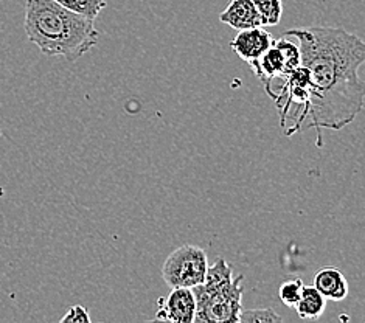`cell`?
I'll return each mask as SVG.
<instances>
[{"label": "cell", "mask_w": 365, "mask_h": 323, "mask_svg": "<svg viewBox=\"0 0 365 323\" xmlns=\"http://www.w3.org/2000/svg\"><path fill=\"white\" fill-rule=\"evenodd\" d=\"M312 286L319 289V292L327 300L342 302L350 294V286L344 272L337 267H324L317 270L312 278Z\"/></svg>", "instance_id": "obj_8"}, {"label": "cell", "mask_w": 365, "mask_h": 323, "mask_svg": "<svg viewBox=\"0 0 365 323\" xmlns=\"http://www.w3.org/2000/svg\"><path fill=\"white\" fill-rule=\"evenodd\" d=\"M303 284L302 280L299 278H295V280H288V282H283L278 287V297H280L282 303L284 307L288 308H295V304L299 303L302 292H303Z\"/></svg>", "instance_id": "obj_13"}, {"label": "cell", "mask_w": 365, "mask_h": 323, "mask_svg": "<svg viewBox=\"0 0 365 323\" xmlns=\"http://www.w3.org/2000/svg\"><path fill=\"white\" fill-rule=\"evenodd\" d=\"M275 38L263 27L247 29L238 31L237 38L230 42L235 55L240 56L249 66L262 58L272 47Z\"/></svg>", "instance_id": "obj_6"}, {"label": "cell", "mask_w": 365, "mask_h": 323, "mask_svg": "<svg viewBox=\"0 0 365 323\" xmlns=\"http://www.w3.org/2000/svg\"><path fill=\"white\" fill-rule=\"evenodd\" d=\"M56 2L67 8V10L81 14L92 21L97 19L100 13L108 6L106 0H56Z\"/></svg>", "instance_id": "obj_11"}, {"label": "cell", "mask_w": 365, "mask_h": 323, "mask_svg": "<svg viewBox=\"0 0 365 323\" xmlns=\"http://www.w3.org/2000/svg\"><path fill=\"white\" fill-rule=\"evenodd\" d=\"M283 319L278 314L267 308V309H242L240 316V323H259V322H282Z\"/></svg>", "instance_id": "obj_14"}, {"label": "cell", "mask_w": 365, "mask_h": 323, "mask_svg": "<svg viewBox=\"0 0 365 323\" xmlns=\"http://www.w3.org/2000/svg\"><path fill=\"white\" fill-rule=\"evenodd\" d=\"M242 280L241 274L233 277L232 267L220 258L208 266L204 283L193 289L196 297L197 323H240L242 312Z\"/></svg>", "instance_id": "obj_3"}, {"label": "cell", "mask_w": 365, "mask_h": 323, "mask_svg": "<svg viewBox=\"0 0 365 323\" xmlns=\"http://www.w3.org/2000/svg\"><path fill=\"white\" fill-rule=\"evenodd\" d=\"M24 29L42 53L68 63L84 56L100 41L95 21L67 10L56 0H25Z\"/></svg>", "instance_id": "obj_2"}, {"label": "cell", "mask_w": 365, "mask_h": 323, "mask_svg": "<svg viewBox=\"0 0 365 323\" xmlns=\"http://www.w3.org/2000/svg\"><path fill=\"white\" fill-rule=\"evenodd\" d=\"M220 21L237 31L263 27L262 17H259L252 0H232L221 13Z\"/></svg>", "instance_id": "obj_7"}, {"label": "cell", "mask_w": 365, "mask_h": 323, "mask_svg": "<svg viewBox=\"0 0 365 323\" xmlns=\"http://www.w3.org/2000/svg\"><path fill=\"white\" fill-rule=\"evenodd\" d=\"M250 68L258 80L264 83V86L271 84L275 80H282L283 76L289 73L288 66H286V59L275 41L272 47L262 58L255 61L254 64H250Z\"/></svg>", "instance_id": "obj_9"}, {"label": "cell", "mask_w": 365, "mask_h": 323, "mask_svg": "<svg viewBox=\"0 0 365 323\" xmlns=\"http://www.w3.org/2000/svg\"><path fill=\"white\" fill-rule=\"evenodd\" d=\"M208 270V258L202 247L185 244L173 250L165 260L162 277L171 289L195 287L204 283Z\"/></svg>", "instance_id": "obj_4"}, {"label": "cell", "mask_w": 365, "mask_h": 323, "mask_svg": "<svg viewBox=\"0 0 365 323\" xmlns=\"http://www.w3.org/2000/svg\"><path fill=\"white\" fill-rule=\"evenodd\" d=\"M262 17L263 27H272L282 21L283 4L282 0H252Z\"/></svg>", "instance_id": "obj_12"}, {"label": "cell", "mask_w": 365, "mask_h": 323, "mask_svg": "<svg viewBox=\"0 0 365 323\" xmlns=\"http://www.w3.org/2000/svg\"><path fill=\"white\" fill-rule=\"evenodd\" d=\"M155 319L162 322L193 323L196 319V297L193 289L175 287L168 297H162Z\"/></svg>", "instance_id": "obj_5"}, {"label": "cell", "mask_w": 365, "mask_h": 323, "mask_svg": "<svg viewBox=\"0 0 365 323\" xmlns=\"http://www.w3.org/2000/svg\"><path fill=\"white\" fill-rule=\"evenodd\" d=\"M327 307V299L316 289L314 286H305L299 303L295 304V311H297L300 319L305 320H317L322 314H324Z\"/></svg>", "instance_id": "obj_10"}, {"label": "cell", "mask_w": 365, "mask_h": 323, "mask_svg": "<svg viewBox=\"0 0 365 323\" xmlns=\"http://www.w3.org/2000/svg\"><path fill=\"white\" fill-rule=\"evenodd\" d=\"M91 316L86 308L76 304V307L68 308V311L59 319L61 323H91Z\"/></svg>", "instance_id": "obj_15"}, {"label": "cell", "mask_w": 365, "mask_h": 323, "mask_svg": "<svg viewBox=\"0 0 365 323\" xmlns=\"http://www.w3.org/2000/svg\"><path fill=\"white\" fill-rule=\"evenodd\" d=\"M282 36L299 41L302 66L309 72L302 130L316 128L320 137V128L339 130L353 123L365 101V83L358 75L365 42L334 27L292 29Z\"/></svg>", "instance_id": "obj_1"}]
</instances>
